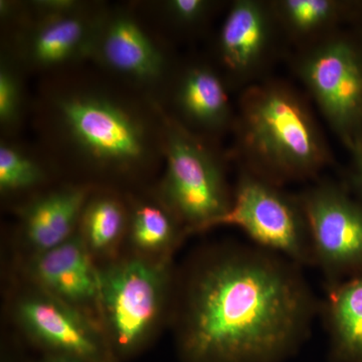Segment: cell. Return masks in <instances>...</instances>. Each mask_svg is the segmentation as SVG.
I'll return each mask as SVG.
<instances>
[{"label":"cell","mask_w":362,"mask_h":362,"mask_svg":"<svg viewBox=\"0 0 362 362\" xmlns=\"http://www.w3.org/2000/svg\"><path fill=\"white\" fill-rule=\"evenodd\" d=\"M300 268L259 247L207 255L190 273L181 304L183 362H283L294 356L319 310Z\"/></svg>","instance_id":"obj_1"},{"label":"cell","mask_w":362,"mask_h":362,"mask_svg":"<svg viewBox=\"0 0 362 362\" xmlns=\"http://www.w3.org/2000/svg\"><path fill=\"white\" fill-rule=\"evenodd\" d=\"M35 109L49 158L123 180L163 165L160 103L113 78L54 74L42 85Z\"/></svg>","instance_id":"obj_2"},{"label":"cell","mask_w":362,"mask_h":362,"mask_svg":"<svg viewBox=\"0 0 362 362\" xmlns=\"http://www.w3.org/2000/svg\"><path fill=\"white\" fill-rule=\"evenodd\" d=\"M232 134L240 169L278 187L317 180L334 161L310 99L283 78L240 90Z\"/></svg>","instance_id":"obj_3"},{"label":"cell","mask_w":362,"mask_h":362,"mask_svg":"<svg viewBox=\"0 0 362 362\" xmlns=\"http://www.w3.org/2000/svg\"><path fill=\"white\" fill-rule=\"evenodd\" d=\"M162 108L163 175L154 197L175 216L187 235L211 230L230 209L233 188L220 143L187 130Z\"/></svg>","instance_id":"obj_4"},{"label":"cell","mask_w":362,"mask_h":362,"mask_svg":"<svg viewBox=\"0 0 362 362\" xmlns=\"http://www.w3.org/2000/svg\"><path fill=\"white\" fill-rule=\"evenodd\" d=\"M290 66L328 127L349 150L362 141V33L341 28L291 52Z\"/></svg>","instance_id":"obj_5"},{"label":"cell","mask_w":362,"mask_h":362,"mask_svg":"<svg viewBox=\"0 0 362 362\" xmlns=\"http://www.w3.org/2000/svg\"><path fill=\"white\" fill-rule=\"evenodd\" d=\"M170 284V256L136 255L100 269V315L119 358L139 351L154 334Z\"/></svg>","instance_id":"obj_6"},{"label":"cell","mask_w":362,"mask_h":362,"mask_svg":"<svg viewBox=\"0 0 362 362\" xmlns=\"http://www.w3.org/2000/svg\"><path fill=\"white\" fill-rule=\"evenodd\" d=\"M230 209L211 228L235 226L262 249L299 266L314 265L310 226L299 194L240 169Z\"/></svg>","instance_id":"obj_7"},{"label":"cell","mask_w":362,"mask_h":362,"mask_svg":"<svg viewBox=\"0 0 362 362\" xmlns=\"http://www.w3.org/2000/svg\"><path fill=\"white\" fill-rule=\"evenodd\" d=\"M107 6L88 2L78 11L35 16L28 11L8 26L4 52L23 71L54 75L90 61Z\"/></svg>","instance_id":"obj_8"},{"label":"cell","mask_w":362,"mask_h":362,"mask_svg":"<svg viewBox=\"0 0 362 362\" xmlns=\"http://www.w3.org/2000/svg\"><path fill=\"white\" fill-rule=\"evenodd\" d=\"M90 61L107 77L158 102L180 63L131 9L108 6Z\"/></svg>","instance_id":"obj_9"},{"label":"cell","mask_w":362,"mask_h":362,"mask_svg":"<svg viewBox=\"0 0 362 362\" xmlns=\"http://www.w3.org/2000/svg\"><path fill=\"white\" fill-rule=\"evenodd\" d=\"M310 226L314 265L328 284L362 275V202L343 182L315 181L299 192Z\"/></svg>","instance_id":"obj_10"},{"label":"cell","mask_w":362,"mask_h":362,"mask_svg":"<svg viewBox=\"0 0 362 362\" xmlns=\"http://www.w3.org/2000/svg\"><path fill=\"white\" fill-rule=\"evenodd\" d=\"M285 52L290 51L271 0H233L228 4L213 61L232 92L270 77L271 69Z\"/></svg>","instance_id":"obj_11"},{"label":"cell","mask_w":362,"mask_h":362,"mask_svg":"<svg viewBox=\"0 0 362 362\" xmlns=\"http://www.w3.org/2000/svg\"><path fill=\"white\" fill-rule=\"evenodd\" d=\"M13 315L21 329L47 354L120 362L100 321L39 288L18 297Z\"/></svg>","instance_id":"obj_12"},{"label":"cell","mask_w":362,"mask_h":362,"mask_svg":"<svg viewBox=\"0 0 362 362\" xmlns=\"http://www.w3.org/2000/svg\"><path fill=\"white\" fill-rule=\"evenodd\" d=\"M230 92L213 59L194 58L178 63L159 103L187 130L220 143L235 123Z\"/></svg>","instance_id":"obj_13"},{"label":"cell","mask_w":362,"mask_h":362,"mask_svg":"<svg viewBox=\"0 0 362 362\" xmlns=\"http://www.w3.org/2000/svg\"><path fill=\"white\" fill-rule=\"evenodd\" d=\"M26 273L35 288L102 323L100 269L78 232L61 246L33 255Z\"/></svg>","instance_id":"obj_14"},{"label":"cell","mask_w":362,"mask_h":362,"mask_svg":"<svg viewBox=\"0 0 362 362\" xmlns=\"http://www.w3.org/2000/svg\"><path fill=\"white\" fill-rule=\"evenodd\" d=\"M89 183H73L35 194L18 209L21 232L35 254L49 251L78 232L90 192Z\"/></svg>","instance_id":"obj_15"},{"label":"cell","mask_w":362,"mask_h":362,"mask_svg":"<svg viewBox=\"0 0 362 362\" xmlns=\"http://www.w3.org/2000/svg\"><path fill=\"white\" fill-rule=\"evenodd\" d=\"M290 52L350 26L356 0H271Z\"/></svg>","instance_id":"obj_16"},{"label":"cell","mask_w":362,"mask_h":362,"mask_svg":"<svg viewBox=\"0 0 362 362\" xmlns=\"http://www.w3.org/2000/svg\"><path fill=\"white\" fill-rule=\"evenodd\" d=\"M320 310L329 362H362V275L328 284Z\"/></svg>","instance_id":"obj_17"},{"label":"cell","mask_w":362,"mask_h":362,"mask_svg":"<svg viewBox=\"0 0 362 362\" xmlns=\"http://www.w3.org/2000/svg\"><path fill=\"white\" fill-rule=\"evenodd\" d=\"M129 206L110 189L90 192L86 202L78 233L93 257L113 256L127 235Z\"/></svg>","instance_id":"obj_18"},{"label":"cell","mask_w":362,"mask_h":362,"mask_svg":"<svg viewBox=\"0 0 362 362\" xmlns=\"http://www.w3.org/2000/svg\"><path fill=\"white\" fill-rule=\"evenodd\" d=\"M127 237L138 255L153 258L171 256L187 233L158 199H137L128 202Z\"/></svg>","instance_id":"obj_19"},{"label":"cell","mask_w":362,"mask_h":362,"mask_svg":"<svg viewBox=\"0 0 362 362\" xmlns=\"http://www.w3.org/2000/svg\"><path fill=\"white\" fill-rule=\"evenodd\" d=\"M13 138L0 142V194L2 197L37 189L49 180V165Z\"/></svg>","instance_id":"obj_20"},{"label":"cell","mask_w":362,"mask_h":362,"mask_svg":"<svg viewBox=\"0 0 362 362\" xmlns=\"http://www.w3.org/2000/svg\"><path fill=\"white\" fill-rule=\"evenodd\" d=\"M20 66L1 52L0 61V127L4 138L20 130L26 111V93Z\"/></svg>","instance_id":"obj_21"},{"label":"cell","mask_w":362,"mask_h":362,"mask_svg":"<svg viewBox=\"0 0 362 362\" xmlns=\"http://www.w3.org/2000/svg\"><path fill=\"white\" fill-rule=\"evenodd\" d=\"M225 2L214 0H166L158 2L159 11L176 32L192 35L206 28Z\"/></svg>","instance_id":"obj_22"},{"label":"cell","mask_w":362,"mask_h":362,"mask_svg":"<svg viewBox=\"0 0 362 362\" xmlns=\"http://www.w3.org/2000/svg\"><path fill=\"white\" fill-rule=\"evenodd\" d=\"M25 4L28 11L35 16H59L78 11L88 2L80 0H33Z\"/></svg>","instance_id":"obj_23"},{"label":"cell","mask_w":362,"mask_h":362,"mask_svg":"<svg viewBox=\"0 0 362 362\" xmlns=\"http://www.w3.org/2000/svg\"><path fill=\"white\" fill-rule=\"evenodd\" d=\"M349 163L345 171L344 185L362 202V141L347 150Z\"/></svg>","instance_id":"obj_24"},{"label":"cell","mask_w":362,"mask_h":362,"mask_svg":"<svg viewBox=\"0 0 362 362\" xmlns=\"http://www.w3.org/2000/svg\"><path fill=\"white\" fill-rule=\"evenodd\" d=\"M350 26L362 33V0H356V11Z\"/></svg>","instance_id":"obj_25"},{"label":"cell","mask_w":362,"mask_h":362,"mask_svg":"<svg viewBox=\"0 0 362 362\" xmlns=\"http://www.w3.org/2000/svg\"><path fill=\"white\" fill-rule=\"evenodd\" d=\"M40 362H84L78 361L77 358L74 357L65 356H54V354H47L42 361Z\"/></svg>","instance_id":"obj_26"}]
</instances>
